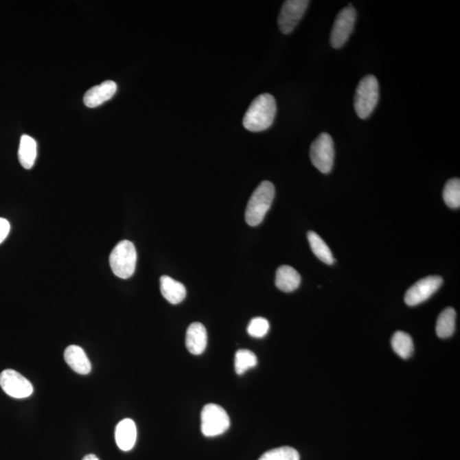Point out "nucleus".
<instances>
[{
	"mask_svg": "<svg viewBox=\"0 0 460 460\" xmlns=\"http://www.w3.org/2000/svg\"><path fill=\"white\" fill-rule=\"evenodd\" d=\"M380 99V84L377 78L367 76L360 80L356 88L354 108L360 119H367L373 112Z\"/></svg>",
	"mask_w": 460,
	"mask_h": 460,
	"instance_id": "7ed1b4c3",
	"label": "nucleus"
},
{
	"mask_svg": "<svg viewBox=\"0 0 460 460\" xmlns=\"http://www.w3.org/2000/svg\"><path fill=\"white\" fill-rule=\"evenodd\" d=\"M444 199L448 207L457 209L460 207V180L454 179L446 183Z\"/></svg>",
	"mask_w": 460,
	"mask_h": 460,
	"instance_id": "4be33fe9",
	"label": "nucleus"
},
{
	"mask_svg": "<svg viewBox=\"0 0 460 460\" xmlns=\"http://www.w3.org/2000/svg\"><path fill=\"white\" fill-rule=\"evenodd\" d=\"M356 20V10L352 5L345 7L336 17L332 27L330 43L335 49L341 48L352 34Z\"/></svg>",
	"mask_w": 460,
	"mask_h": 460,
	"instance_id": "0eeeda50",
	"label": "nucleus"
},
{
	"mask_svg": "<svg viewBox=\"0 0 460 460\" xmlns=\"http://www.w3.org/2000/svg\"><path fill=\"white\" fill-rule=\"evenodd\" d=\"M270 330V323L263 317L253 318L247 327V332L251 337L261 338L266 336Z\"/></svg>",
	"mask_w": 460,
	"mask_h": 460,
	"instance_id": "b1692460",
	"label": "nucleus"
},
{
	"mask_svg": "<svg viewBox=\"0 0 460 460\" xmlns=\"http://www.w3.org/2000/svg\"><path fill=\"white\" fill-rule=\"evenodd\" d=\"M115 441L122 451L132 450L137 441V426L133 420L125 419L117 424Z\"/></svg>",
	"mask_w": 460,
	"mask_h": 460,
	"instance_id": "ddd939ff",
	"label": "nucleus"
},
{
	"mask_svg": "<svg viewBox=\"0 0 460 460\" xmlns=\"http://www.w3.org/2000/svg\"><path fill=\"white\" fill-rule=\"evenodd\" d=\"M275 194L274 184L270 181L262 182L255 189L247 204L245 218L250 226L260 225L273 203Z\"/></svg>",
	"mask_w": 460,
	"mask_h": 460,
	"instance_id": "f03ea898",
	"label": "nucleus"
},
{
	"mask_svg": "<svg viewBox=\"0 0 460 460\" xmlns=\"http://www.w3.org/2000/svg\"><path fill=\"white\" fill-rule=\"evenodd\" d=\"M0 387L13 398H27L33 394L34 387L22 374L12 369H6L0 374Z\"/></svg>",
	"mask_w": 460,
	"mask_h": 460,
	"instance_id": "9d476101",
	"label": "nucleus"
},
{
	"mask_svg": "<svg viewBox=\"0 0 460 460\" xmlns=\"http://www.w3.org/2000/svg\"><path fill=\"white\" fill-rule=\"evenodd\" d=\"M310 1L288 0L283 3L278 17L279 30L284 34L292 33L306 13Z\"/></svg>",
	"mask_w": 460,
	"mask_h": 460,
	"instance_id": "1a4fd4ad",
	"label": "nucleus"
},
{
	"mask_svg": "<svg viewBox=\"0 0 460 460\" xmlns=\"http://www.w3.org/2000/svg\"><path fill=\"white\" fill-rule=\"evenodd\" d=\"M258 460H300V456L295 448L281 447L264 452Z\"/></svg>",
	"mask_w": 460,
	"mask_h": 460,
	"instance_id": "5701e85b",
	"label": "nucleus"
},
{
	"mask_svg": "<svg viewBox=\"0 0 460 460\" xmlns=\"http://www.w3.org/2000/svg\"><path fill=\"white\" fill-rule=\"evenodd\" d=\"M308 240H309L311 250L316 256L323 263L327 264H332L335 260L334 255H332L330 249L327 245V243L321 239L319 235L316 232H308Z\"/></svg>",
	"mask_w": 460,
	"mask_h": 460,
	"instance_id": "a211bd4d",
	"label": "nucleus"
},
{
	"mask_svg": "<svg viewBox=\"0 0 460 460\" xmlns=\"http://www.w3.org/2000/svg\"><path fill=\"white\" fill-rule=\"evenodd\" d=\"M277 107L273 95L268 93L258 95L247 109L243 118V126L253 133L263 132L273 124Z\"/></svg>",
	"mask_w": 460,
	"mask_h": 460,
	"instance_id": "f257e3e1",
	"label": "nucleus"
},
{
	"mask_svg": "<svg viewBox=\"0 0 460 460\" xmlns=\"http://www.w3.org/2000/svg\"><path fill=\"white\" fill-rule=\"evenodd\" d=\"M256 355L249 349H239L235 354V369L237 374L242 375L257 366Z\"/></svg>",
	"mask_w": 460,
	"mask_h": 460,
	"instance_id": "412c9836",
	"label": "nucleus"
},
{
	"mask_svg": "<svg viewBox=\"0 0 460 460\" xmlns=\"http://www.w3.org/2000/svg\"><path fill=\"white\" fill-rule=\"evenodd\" d=\"M117 91V84L115 81H104L98 86L91 88L84 95V104L88 108H97L111 100Z\"/></svg>",
	"mask_w": 460,
	"mask_h": 460,
	"instance_id": "9b49d317",
	"label": "nucleus"
},
{
	"mask_svg": "<svg viewBox=\"0 0 460 460\" xmlns=\"http://www.w3.org/2000/svg\"><path fill=\"white\" fill-rule=\"evenodd\" d=\"M301 276L295 268L289 265H282L275 274V286L284 292H292L299 288Z\"/></svg>",
	"mask_w": 460,
	"mask_h": 460,
	"instance_id": "2eb2a0df",
	"label": "nucleus"
},
{
	"mask_svg": "<svg viewBox=\"0 0 460 460\" xmlns=\"http://www.w3.org/2000/svg\"><path fill=\"white\" fill-rule=\"evenodd\" d=\"M310 157L314 168L324 174L330 172L334 166L335 150L334 140L329 134L321 133L311 144Z\"/></svg>",
	"mask_w": 460,
	"mask_h": 460,
	"instance_id": "423d86ee",
	"label": "nucleus"
},
{
	"mask_svg": "<svg viewBox=\"0 0 460 460\" xmlns=\"http://www.w3.org/2000/svg\"><path fill=\"white\" fill-rule=\"evenodd\" d=\"M391 345L394 352L403 359H409L413 355L414 350L413 339L404 332H395L391 338Z\"/></svg>",
	"mask_w": 460,
	"mask_h": 460,
	"instance_id": "aec40b11",
	"label": "nucleus"
},
{
	"mask_svg": "<svg viewBox=\"0 0 460 460\" xmlns=\"http://www.w3.org/2000/svg\"><path fill=\"white\" fill-rule=\"evenodd\" d=\"M185 344L187 350L193 355L199 356L207 345V332L200 322H194L187 329Z\"/></svg>",
	"mask_w": 460,
	"mask_h": 460,
	"instance_id": "f8f14e48",
	"label": "nucleus"
},
{
	"mask_svg": "<svg viewBox=\"0 0 460 460\" xmlns=\"http://www.w3.org/2000/svg\"><path fill=\"white\" fill-rule=\"evenodd\" d=\"M10 231V225L5 218H0V244L7 238Z\"/></svg>",
	"mask_w": 460,
	"mask_h": 460,
	"instance_id": "393cba45",
	"label": "nucleus"
},
{
	"mask_svg": "<svg viewBox=\"0 0 460 460\" xmlns=\"http://www.w3.org/2000/svg\"><path fill=\"white\" fill-rule=\"evenodd\" d=\"M456 312L452 308L442 311L437 321L436 331L439 338L451 337L455 331Z\"/></svg>",
	"mask_w": 460,
	"mask_h": 460,
	"instance_id": "6ab92c4d",
	"label": "nucleus"
},
{
	"mask_svg": "<svg viewBox=\"0 0 460 460\" xmlns=\"http://www.w3.org/2000/svg\"><path fill=\"white\" fill-rule=\"evenodd\" d=\"M161 292L162 296L172 304L182 303L187 295L185 286L168 275L161 277Z\"/></svg>",
	"mask_w": 460,
	"mask_h": 460,
	"instance_id": "dca6fc26",
	"label": "nucleus"
},
{
	"mask_svg": "<svg viewBox=\"0 0 460 460\" xmlns=\"http://www.w3.org/2000/svg\"><path fill=\"white\" fill-rule=\"evenodd\" d=\"M82 460H99V459L97 457V456L94 455H88L87 456H84Z\"/></svg>",
	"mask_w": 460,
	"mask_h": 460,
	"instance_id": "a878e982",
	"label": "nucleus"
},
{
	"mask_svg": "<svg viewBox=\"0 0 460 460\" xmlns=\"http://www.w3.org/2000/svg\"><path fill=\"white\" fill-rule=\"evenodd\" d=\"M137 258L134 244L129 240H122L117 244L109 257L113 273L122 279L132 277L136 270Z\"/></svg>",
	"mask_w": 460,
	"mask_h": 460,
	"instance_id": "20e7f679",
	"label": "nucleus"
},
{
	"mask_svg": "<svg viewBox=\"0 0 460 460\" xmlns=\"http://www.w3.org/2000/svg\"><path fill=\"white\" fill-rule=\"evenodd\" d=\"M65 359L67 364L76 373L82 375L90 373L91 364L86 352L80 346L70 345L65 349Z\"/></svg>",
	"mask_w": 460,
	"mask_h": 460,
	"instance_id": "4468645a",
	"label": "nucleus"
},
{
	"mask_svg": "<svg viewBox=\"0 0 460 460\" xmlns=\"http://www.w3.org/2000/svg\"><path fill=\"white\" fill-rule=\"evenodd\" d=\"M444 279L439 275L427 276L413 285L405 295V303L409 306H416L426 302L441 288Z\"/></svg>",
	"mask_w": 460,
	"mask_h": 460,
	"instance_id": "6e6552de",
	"label": "nucleus"
},
{
	"mask_svg": "<svg viewBox=\"0 0 460 460\" xmlns=\"http://www.w3.org/2000/svg\"><path fill=\"white\" fill-rule=\"evenodd\" d=\"M230 419L222 406L210 403L201 411V433L207 437L220 436L229 430Z\"/></svg>",
	"mask_w": 460,
	"mask_h": 460,
	"instance_id": "39448f33",
	"label": "nucleus"
},
{
	"mask_svg": "<svg viewBox=\"0 0 460 460\" xmlns=\"http://www.w3.org/2000/svg\"><path fill=\"white\" fill-rule=\"evenodd\" d=\"M19 158L23 168H33L37 158V143L33 137L27 135L21 137Z\"/></svg>",
	"mask_w": 460,
	"mask_h": 460,
	"instance_id": "f3484780",
	"label": "nucleus"
}]
</instances>
